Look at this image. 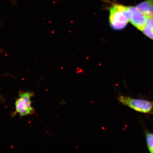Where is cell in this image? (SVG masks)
I'll use <instances>...</instances> for the list:
<instances>
[{"label": "cell", "instance_id": "cell-1", "mask_svg": "<svg viewBox=\"0 0 153 153\" xmlns=\"http://www.w3.org/2000/svg\"><path fill=\"white\" fill-rule=\"evenodd\" d=\"M131 17L128 7L115 4L110 7L109 23L113 30H120L125 28Z\"/></svg>", "mask_w": 153, "mask_h": 153}, {"label": "cell", "instance_id": "cell-2", "mask_svg": "<svg viewBox=\"0 0 153 153\" xmlns=\"http://www.w3.org/2000/svg\"><path fill=\"white\" fill-rule=\"evenodd\" d=\"M33 95V93L30 92L20 94L19 98L15 102L16 111L14 114H19L21 117L33 114L35 110L32 106L31 99Z\"/></svg>", "mask_w": 153, "mask_h": 153}, {"label": "cell", "instance_id": "cell-3", "mask_svg": "<svg viewBox=\"0 0 153 153\" xmlns=\"http://www.w3.org/2000/svg\"><path fill=\"white\" fill-rule=\"evenodd\" d=\"M118 100L123 105L128 106L139 112L149 113L153 108L152 102L143 100L134 99L128 97L120 96Z\"/></svg>", "mask_w": 153, "mask_h": 153}, {"label": "cell", "instance_id": "cell-4", "mask_svg": "<svg viewBox=\"0 0 153 153\" xmlns=\"http://www.w3.org/2000/svg\"><path fill=\"white\" fill-rule=\"evenodd\" d=\"M131 12V17L130 22L135 27L141 31L146 26V16L139 12L135 7H128Z\"/></svg>", "mask_w": 153, "mask_h": 153}, {"label": "cell", "instance_id": "cell-5", "mask_svg": "<svg viewBox=\"0 0 153 153\" xmlns=\"http://www.w3.org/2000/svg\"><path fill=\"white\" fill-rule=\"evenodd\" d=\"M145 16L153 18V0H146L135 7Z\"/></svg>", "mask_w": 153, "mask_h": 153}, {"label": "cell", "instance_id": "cell-6", "mask_svg": "<svg viewBox=\"0 0 153 153\" xmlns=\"http://www.w3.org/2000/svg\"><path fill=\"white\" fill-rule=\"evenodd\" d=\"M146 140L148 148L150 152L153 153V134H147Z\"/></svg>", "mask_w": 153, "mask_h": 153}, {"label": "cell", "instance_id": "cell-7", "mask_svg": "<svg viewBox=\"0 0 153 153\" xmlns=\"http://www.w3.org/2000/svg\"><path fill=\"white\" fill-rule=\"evenodd\" d=\"M142 32L143 33L145 36H147L149 38L153 40V31L148 27L146 26H145L141 30Z\"/></svg>", "mask_w": 153, "mask_h": 153}, {"label": "cell", "instance_id": "cell-8", "mask_svg": "<svg viewBox=\"0 0 153 153\" xmlns=\"http://www.w3.org/2000/svg\"><path fill=\"white\" fill-rule=\"evenodd\" d=\"M146 26L153 31V18L146 16Z\"/></svg>", "mask_w": 153, "mask_h": 153}]
</instances>
